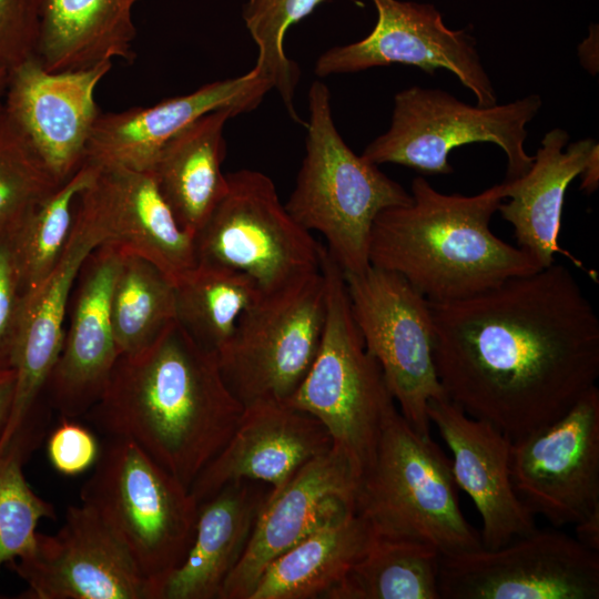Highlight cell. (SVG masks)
Masks as SVG:
<instances>
[{
  "label": "cell",
  "mask_w": 599,
  "mask_h": 599,
  "mask_svg": "<svg viewBox=\"0 0 599 599\" xmlns=\"http://www.w3.org/2000/svg\"><path fill=\"white\" fill-rule=\"evenodd\" d=\"M430 303L446 397L512 440L564 416L599 377V319L562 264Z\"/></svg>",
  "instance_id": "6da1fadb"
},
{
  "label": "cell",
  "mask_w": 599,
  "mask_h": 599,
  "mask_svg": "<svg viewBox=\"0 0 599 599\" xmlns=\"http://www.w3.org/2000/svg\"><path fill=\"white\" fill-rule=\"evenodd\" d=\"M243 409L217 354L175 321L141 353L119 356L84 416L109 437L135 443L190 489L225 446Z\"/></svg>",
  "instance_id": "7a4b0ae2"
},
{
  "label": "cell",
  "mask_w": 599,
  "mask_h": 599,
  "mask_svg": "<svg viewBox=\"0 0 599 599\" xmlns=\"http://www.w3.org/2000/svg\"><path fill=\"white\" fill-rule=\"evenodd\" d=\"M410 195L409 204L377 215L368 258L372 266L402 275L429 302L470 297L541 270L527 252L490 229L506 199L504 182L466 196L440 193L416 176Z\"/></svg>",
  "instance_id": "3957f363"
},
{
  "label": "cell",
  "mask_w": 599,
  "mask_h": 599,
  "mask_svg": "<svg viewBox=\"0 0 599 599\" xmlns=\"http://www.w3.org/2000/svg\"><path fill=\"white\" fill-rule=\"evenodd\" d=\"M305 155L285 209L307 231H317L345 274L370 264L368 246L377 215L406 205L412 195L378 165L357 155L337 131L328 87L314 81L308 91Z\"/></svg>",
  "instance_id": "277c9868"
},
{
  "label": "cell",
  "mask_w": 599,
  "mask_h": 599,
  "mask_svg": "<svg viewBox=\"0 0 599 599\" xmlns=\"http://www.w3.org/2000/svg\"><path fill=\"white\" fill-rule=\"evenodd\" d=\"M458 489L451 460L396 407L359 479L356 508L377 536L418 539L440 555L461 554L483 544L460 509Z\"/></svg>",
  "instance_id": "5b68a950"
},
{
  "label": "cell",
  "mask_w": 599,
  "mask_h": 599,
  "mask_svg": "<svg viewBox=\"0 0 599 599\" xmlns=\"http://www.w3.org/2000/svg\"><path fill=\"white\" fill-rule=\"evenodd\" d=\"M326 313L319 347L305 378L285 402L327 429L332 446L359 477L373 464L383 424L396 403L353 318L342 268L321 245Z\"/></svg>",
  "instance_id": "8992f818"
},
{
  "label": "cell",
  "mask_w": 599,
  "mask_h": 599,
  "mask_svg": "<svg viewBox=\"0 0 599 599\" xmlns=\"http://www.w3.org/2000/svg\"><path fill=\"white\" fill-rule=\"evenodd\" d=\"M126 548L161 599L170 573L184 560L199 502L181 481L130 439L109 437L80 493Z\"/></svg>",
  "instance_id": "52a82bcc"
},
{
  "label": "cell",
  "mask_w": 599,
  "mask_h": 599,
  "mask_svg": "<svg viewBox=\"0 0 599 599\" xmlns=\"http://www.w3.org/2000/svg\"><path fill=\"white\" fill-rule=\"evenodd\" d=\"M542 105L539 94L490 106L467 104L439 89L413 85L396 93L388 130L373 140L363 156L379 165L394 163L422 174H450L453 149L491 142L507 158L506 181L528 172L535 156L525 150L527 124Z\"/></svg>",
  "instance_id": "ba28073f"
},
{
  "label": "cell",
  "mask_w": 599,
  "mask_h": 599,
  "mask_svg": "<svg viewBox=\"0 0 599 599\" xmlns=\"http://www.w3.org/2000/svg\"><path fill=\"white\" fill-rule=\"evenodd\" d=\"M194 240L197 263L240 271L263 294L321 270L322 244L287 212L273 180L255 170L226 173V190Z\"/></svg>",
  "instance_id": "9c48e42d"
},
{
  "label": "cell",
  "mask_w": 599,
  "mask_h": 599,
  "mask_svg": "<svg viewBox=\"0 0 599 599\" xmlns=\"http://www.w3.org/2000/svg\"><path fill=\"white\" fill-rule=\"evenodd\" d=\"M326 313L323 274L262 297L240 318L231 341L217 353L226 385L245 407L286 402L317 354Z\"/></svg>",
  "instance_id": "30bf717a"
},
{
  "label": "cell",
  "mask_w": 599,
  "mask_h": 599,
  "mask_svg": "<svg viewBox=\"0 0 599 599\" xmlns=\"http://www.w3.org/2000/svg\"><path fill=\"white\" fill-rule=\"evenodd\" d=\"M344 274L353 318L408 424L430 436L428 403L447 398L435 362L429 301L402 275L369 266Z\"/></svg>",
  "instance_id": "8fae6325"
},
{
  "label": "cell",
  "mask_w": 599,
  "mask_h": 599,
  "mask_svg": "<svg viewBox=\"0 0 599 599\" xmlns=\"http://www.w3.org/2000/svg\"><path fill=\"white\" fill-rule=\"evenodd\" d=\"M440 599H598L599 552L557 529L440 555Z\"/></svg>",
  "instance_id": "7c38bea8"
},
{
  "label": "cell",
  "mask_w": 599,
  "mask_h": 599,
  "mask_svg": "<svg viewBox=\"0 0 599 599\" xmlns=\"http://www.w3.org/2000/svg\"><path fill=\"white\" fill-rule=\"evenodd\" d=\"M514 488L555 528L599 510V389L591 388L554 423L514 439Z\"/></svg>",
  "instance_id": "4fadbf2b"
},
{
  "label": "cell",
  "mask_w": 599,
  "mask_h": 599,
  "mask_svg": "<svg viewBox=\"0 0 599 599\" xmlns=\"http://www.w3.org/2000/svg\"><path fill=\"white\" fill-rule=\"evenodd\" d=\"M372 1L377 10L372 32L359 41L324 51L315 62L317 77L394 63L416 67L430 75L446 69L475 95L477 105L497 104L493 82L470 32L446 27L441 13L430 3Z\"/></svg>",
  "instance_id": "5bb4252c"
},
{
  "label": "cell",
  "mask_w": 599,
  "mask_h": 599,
  "mask_svg": "<svg viewBox=\"0 0 599 599\" xmlns=\"http://www.w3.org/2000/svg\"><path fill=\"white\" fill-rule=\"evenodd\" d=\"M28 599H151L131 555L91 506L67 509L54 535L38 532L34 550L8 564Z\"/></svg>",
  "instance_id": "9a60e30c"
},
{
  "label": "cell",
  "mask_w": 599,
  "mask_h": 599,
  "mask_svg": "<svg viewBox=\"0 0 599 599\" xmlns=\"http://www.w3.org/2000/svg\"><path fill=\"white\" fill-rule=\"evenodd\" d=\"M358 485L359 477L347 458L332 446L272 490L220 599H250L276 557L326 524L357 511Z\"/></svg>",
  "instance_id": "2e32d148"
},
{
  "label": "cell",
  "mask_w": 599,
  "mask_h": 599,
  "mask_svg": "<svg viewBox=\"0 0 599 599\" xmlns=\"http://www.w3.org/2000/svg\"><path fill=\"white\" fill-rule=\"evenodd\" d=\"M112 61L93 68L50 72L33 57L9 73L2 105L24 132L59 183L84 163L101 113L95 90Z\"/></svg>",
  "instance_id": "e0dca14e"
},
{
  "label": "cell",
  "mask_w": 599,
  "mask_h": 599,
  "mask_svg": "<svg viewBox=\"0 0 599 599\" xmlns=\"http://www.w3.org/2000/svg\"><path fill=\"white\" fill-rule=\"evenodd\" d=\"M104 242L100 225L75 203L71 233L55 267L23 294L11 358L14 394L0 444L10 440L34 415L39 396L62 349L69 302L80 268Z\"/></svg>",
  "instance_id": "ac0fdd59"
},
{
  "label": "cell",
  "mask_w": 599,
  "mask_h": 599,
  "mask_svg": "<svg viewBox=\"0 0 599 599\" xmlns=\"http://www.w3.org/2000/svg\"><path fill=\"white\" fill-rule=\"evenodd\" d=\"M121 257L120 247L104 242L89 254L75 280L69 326L45 386L62 418L84 416L98 403L120 356L110 306Z\"/></svg>",
  "instance_id": "d6986e66"
},
{
  "label": "cell",
  "mask_w": 599,
  "mask_h": 599,
  "mask_svg": "<svg viewBox=\"0 0 599 599\" xmlns=\"http://www.w3.org/2000/svg\"><path fill=\"white\" fill-rule=\"evenodd\" d=\"M272 89L251 69L247 73L206 83L195 91L151 106L99 114L84 162L150 172L165 143L197 118L220 109L235 115L253 111Z\"/></svg>",
  "instance_id": "ffe728a7"
},
{
  "label": "cell",
  "mask_w": 599,
  "mask_h": 599,
  "mask_svg": "<svg viewBox=\"0 0 599 599\" xmlns=\"http://www.w3.org/2000/svg\"><path fill=\"white\" fill-rule=\"evenodd\" d=\"M332 444L326 427L309 413L285 402L247 405L234 433L190 491L200 504L237 479L258 480L280 489L306 463L328 451Z\"/></svg>",
  "instance_id": "44dd1931"
},
{
  "label": "cell",
  "mask_w": 599,
  "mask_h": 599,
  "mask_svg": "<svg viewBox=\"0 0 599 599\" xmlns=\"http://www.w3.org/2000/svg\"><path fill=\"white\" fill-rule=\"evenodd\" d=\"M428 417L453 455L458 488L480 515L483 547L497 548L536 529L535 515L518 497L511 480L512 439L448 398L430 400Z\"/></svg>",
  "instance_id": "7402d4cb"
},
{
  "label": "cell",
  "mask_w": 599,
  "mask_h": 599,
  "mask_svg": "<svg viewBox=\"0 0 599 599\" xmlns=\"http://www.w3.org/2000/svg\"><path fill=\"white\" fill-rule=\"evenodd\" d=\"M77 203L100 225L105 242L148 260L173 283L197 264L195 235L179 224L150 172L99 166Z\"/></svg>",
  "instance_id": "603a6c76"
},
{
  "label": "cell",
  "mask_w": 599,
  "mask_h": 599,
  "mask_svg": "<svg viewBox=\"0 0 599 599\" xmlns=\"http://www.w3.org/2000/svg\"><path fill=\"white\" fill-rule=\"evenodd\" d=\"M272 490L263 481L237 479L200 502L191 547L165 580L161 599H220Z\"/></svg>",
  "instance_id": "cb8c5ba5"
},
{
  "label": "cell",
  "mask_w": 599,
  "mask_h": 599,
  "mask_svg": "<svg viewBox=\"0 0 599 599\" xmlns=\"http://www.w3.org/2000/svg\"><path fill=\"white\" fill-rule=\"evenodd\" d=\"M568 142L566 130H550L541 140L528 172L504 181L508 201L501 202L498 211L512 226L517 246L527 252L540 268L556 262L555 253L585 268L576 256L560 247L558 240L566 191L581 173L597 141L581 139Z\"/></svg>",
  "instance_id": "d4e9b609"
},
{
  "label": "cell",
  "mask_w": 599,
  "mask_h": 599,
  "mask_svg": "<svg viewBox=\"0 0 599 599\" xmlns=\"http://www.w3.org/2000/svg\"><path fill=\"white\" fill-rule=\"evenodd\" d=\"M139 0H38L40 30L37 58L50 72L134 60Z\"/></svg>",
  "instance_id": "484cf974"
},
{
  "label": "cell",
  "mask_w": 599,
  "mask_h": 599,
  "mask_svg": "<svg viewBox=\"0 0 599 599\" xmlns=\"http://www.w3.org/2000/svg\"><path fill=\"white\" fill-rule=\"evenodd\" d=\"M234 116L220 109L197 118L165 143L150 171L179 224L193 235L226 190L224 126Z\"/></svg>",
  "instance_id": "4316f807"
},
{
  "label": "cell",
  "mask_w": 599,
  "mask_h": 599,
  "mask_svg": "<svg viewBox=\"0 0 599 599\" xmlns=\"http://www.w3.org/2000/svg\"><path fill=\"white\" fill-rule=\"evenodd\" d=\"M374 536L357 511L326 524L276 557L250 599H326Z\"/></svg>",
  "instance_id": "83f0119b"
},
{
  "label": "cell",
  "mask_w": 599,
  "mask_h": 599,
  "mask_svg": "<svg viewBox=\"0 0 599 599\" xmlns=\"http://www.w3.org/2000/svg\"><path fill=\"white\" fill-rule=\"evenodd\" d=\"M439 560L425 541L375 535L326 599H440Z\"/></svg>",
  "instance_id": "f1b7e54d"
},
{
  "label": "cell",
  "mask_w": 599,
  "mask_h": 599,
  "mask_svg": "<svg viewBox=\"0 0 599 599\" xmlns=\"http://www.w3.org/2000/svg\"><path fill=\"white\" fill-rule=\"evenodd\" d=\"M176 322L201 346L219 353L241 316L263 295L246 274L197 263L174 282Z\"/></svg>",
  "instance_id": "f546056e"
},
{
  "label": "cell",
  "mask_w": 599,
  "mask_h": 599,
  "mask_svg": "<svg viewBox=\"0 0 599 599\" xmlns=\"http://www.w3.org/2000/svg\"><path fill=\"white\" fill-rule=\"evenodd\" d=\"M110 308L119 355H136L176 321L174 283L148 260L122 251Z\"/></svg>",
  "instance_id": "4dcf8cb0"
},
{
  "label": "cell",
  "mask_w": 599,
  "mask_h": 599,
  "mask_svg": "<svg viewBox=\"0 0 599 599\" xmlns=\"http://www.w3.org/2000/svg\"><path fill=\"white\" fill-rule=\"evenodd\" d=\"M38 419L33 417L0 445V568L31 554L39 521L55 517L53 505L33 491L23 473L43 436L44 424Z\"/></svg>",
  "instance_id": "1f68e13d"
},
{
  "label": "cell",
  "mask_w": 599,
  "mask_h": 599,
  "mask_svg": "<svg viewBox=\"0 0 599 599\" xmlns=\"http://www.w3.org/2000/svg\"><path fill=\"white\" fill-rule=\"evenodd\" d=\"M99 166H82L16 227L14 247L24 292L38 286L55 267L69 240L80 193Z\"/></svg>",
  "instance_id": "d6a6232c"
},
{
  "label": "cell",
  "mask_w": 599,
  "mask_h": 599,
  "mask_svg": "<svg viewBox=\"0 0 599 599\" xmlns=\"http://www.w3.org/2000/svg\"><path fill=\"white\" fill-rule=\"evenodd\" d=\"M323 2L325 0H246L242 13L258 50L252 69L278 92L291 119L303 125L306 123L294 105L301 70L286 55L284 39L293 24L313 13Z\"/></svg>",
  "instance_id": "836d02e7"
},
{
  "label": "cell",
  "mask_w": 599,
  "mask_h": 599,
  "mask_svg": "<svg viewBox=\"0 0 599 599\" xmlns=\"http://www.w3.org/2000/svg\"><path fill=\"white\" fill-rule=\"evenodd\" d=\"M63 184V183H62ZM61 183L0 104V226L16 225Z\"/></svg>",
  "instance_id": "e575fe53"
},
{
  "label": "cell",
  "mask_w": 599,
  "mask_h": 599,
  "mask_svg": "<svg viewBox=\"0 0 599 599\" xmlns=\"http://www.w3.org/2000/svg\"><path fill=\"white\" fill-rule=\"evenodd\" d=\"M16 225L0 226V369L11 358L24 294L14 247Z\"/></svg>",
  "instance_id": "d590c367"
},
{
  "label": "cell",
  "mask_w": 599,
  "mask_h": 599,
  "mask_svg": "<svg viewBox=\"0 0 599 599\" xmlns=\"http://www.w3.org/2000/svg\"><path fill=\"white\" fill-rule=\"evenodd\" d=\"M38 0H0V63L10 71L37 57Z\"/></svg>",
  "instance_id": "8d00e7d4"
},
{
  "label": "cell",
  "mask_w": 599,
  "mask_h": 599,
  "mask_svg": "<svg viewBox=\"0 0 599 599\" xmlns=\"http://www.w3.org/2000/svg\"><path fill=\"white\" fill-rule=\"evenodd\" d=\"M47 451L54 469L65 476L83 473L94 465L99 446L94 435L70 418H61L50 434Z\"/></svg>",
  "instance_id": "74e56055"
},
{
  "label": "cell",
  "mask_w": 599,
  "mask_h": 599,
  "mask_svg": "<svg viewBox=\"0 0 599 599\" xmlns=\"http://www.w3.org/2000/svg\"><path fill=\"white\" fill-rule=\"evenodd\" d=\"M573 526L575 538L586 548L599 552V510Z\"/></svg>",
  "instance_id": "f35d334b"
},
{
  "label": "cell",
  "mask_w": 599,
  "mask_h": 599,
  "mask_svg": "<svg viewBox=\"0 0 599 599\" xmlns=\"http://www.w3.org/2000/svg\"><path fill=\"white\" fill-rule=\"evenodd\" d=\"M16 373L13 368L0 369V434L7 423L13 394Z\"/></svg>",
  "instance_id": "ab89813d"
},
{
  "label": "cell",
  "mask_w": 599,
  "mask_h": 599,
  "mask_svg": "<svg viewBox=\"0 0 599 599\" xmlns=\"http://www.w3.org/2000/svg\"><path fill=\"white\" fill-rule=\"evenodd\" d=\"M581 184L580 189L586 194L593 193L599 185V145L598 143L591 150V153L583 166L581 173Z\"/></svg>",
  "instance_id": "60d3db41"
},
{
  "label": "cell",
  "mask_w": 599,
  "mask_h": 599,
  "mask_svg": "<svg viewBox=\"0 0 599 599\" xmlns=\"http://www.w3.org/2000/svg\"><path fill=\"white\" fill-rule=\"evenodd\" d=\"M580 61L591 74L598 71V29L597 26H591L589 37L583 40L578 50Z\"/></svg>",
  "instance_id": "b9f144b4"
},
{
  "label": "cell",
  "mask_w": 599,
  "mask_h": 599,
  "mask_svg": "<svg viewBox=\"0 0 599 599\" xmlns=\"http://www.w3.org/2000/svg\"><path fill=\"white\" fill-rule=\"evenodd\" d=\"M10 70L0 63V104L3 101V97L7 90Z\"/></svg>",
  "instance_id": "7bdbcfd3"
}]
</instances>
